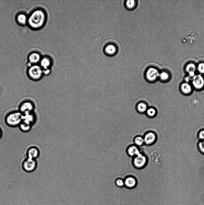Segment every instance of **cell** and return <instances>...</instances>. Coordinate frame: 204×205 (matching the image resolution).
<instances>
[{"mask_svg": "<svg viewBox=\"0 0 204 205\" xmlns=\"http://www.w3.org/2000/svg\"><path fill=\"white\" fill-rule=\"evenodd\" d=\"M48 18L46 10L43 8L37 7L32 10L28 15L27 24L31 29L39 30L45 26Z\"/></svg>", "mask_w": 204, "mask_h": 205, "instance_id": "cell-1", "label": "cell"}, {"mask_svg": "<svg viewBox=\"0 0 204 205\" xmlns=\"http://www.w3.org/2000/svg\"><path fill=\"white\" fill-rule=\"evenodd\" d=\"M23 114L18 110L8 113L4 118L6 124L11 127L19 126L22 120Z\"/></svg>", "mask_w": 204, "mask_h": 205, "instance_id": "cell-2", "label": "cell"}, {"mask_svg": "<svg viewBox=\"0 0 204 205\" xmlns=\"http://www.w3.org/2000/svg\"><path fill=\"white\" fill-rule=\"evenodd\" d=\"M26 74L30 79L34 81L40 80L44 76L43 69L38 64L28 66Z\"/></svg>", "mask_w": 204, "mask_h": 205, "instance_id": "cell-3", "label": "cell"}, {"mask_svg": "<svg viewBox=\"0 0 204 205\" xmlns=\"http://www.w3.org/2000/svg\"><path fill=\"white\" fill-rule=\"evenodd\" d=\"M160 71L156 67L151 66L146 69L144 77L148 81L153 82L159 79Z\"/></svg>", "mask_w": 204, "mask_h": 205, "instance_id": "cell-4", "label": "cell"}, {"mask_svg": "<svg viewBox=\"0 0 204 205\" xmlns=\"http://www.w3.org/2000/svg\"><path fill=\"white\" fill-rule=\"evenodd\" d=\"M35 105L32 101L26 100L22 101L19 104L18 110L23 115L34 112Z\"/></svg>", "mask_w": 204, "mask_h": 205, "instance_id": "cell-5", "label": "cell"}, {"mask_svg": "<svg viewBox=\"0 0 204 205\" xmlns=\"http://www.w3.org/2000/svg\"><path fill=\"white\" fill-rule=\"evenodd\" d=\"M148 159L145 155L141 152L133 158L132 163L134 167L137 169H141L146 165Z\"/></svg>", "mask_w": 204, "mask_h": 205, "instance_id": "cell-6", "label": "cell"}, {"mask_svg": "<svg viewBox=\"0 0 204 205\" xmlns=\"http://www.w3.org/2000/svg\"><path fill=\"white\" fill-rule=\"evenodd\" d=\"M194 89L200 91L204 89V76L203 75L197 74L192 78L191 82Z\"/></svg>", "mask_w": 204, "mask_h": 205, "instance_id": "cell-7", "label": "cell"}, {"mask_svg": "<svg viewBox=\"0 0 204 205\" xmlns=\"http://www.w3.org/2000/svg\"><path fill=\"white\" fill-rule=\"evenodd\" d=\"M42 56L41 53L38 50H34L30 52L28 56V66L39 63Z\"/></svg>", "mask_w": 204, "mask_h": 205, "instance_id": "cell-8", "label": "cell"}, {"mask_svg": "<svg viewBox=\"0 0 204 205\" xmlns=\"http://www.w3.org/2000/svg\"><path fill=\"white\" fill-rule=\"evenodd\" d=\"M54 64V60L52 57L49 55L43 56L39 63V65L43 71L51 70Z\"/></svg>", "mask_w": 204, "mask_h": 205, "instance_id": "cell-9", "label": "cell"}, {"mask_svg": "<svg viewBox=\"0 0 204 205\" xmlns=\"http://www.w3.org/2000/svg\"><path fill=\"white\" fill-rule=\"evenodd\" d=\"M37 166V162L35 159L27 158L23 161L22 167L25 171L32 172L34 170Z\"/></svg>", "mask_w": 204, "mask_h": 205, "instance_id": "cell-10", "label": "cell"}, {"mask_svg": "<svg viewBox=\"0 0 204 205\" xmlns=\"http://www.w3.org/2000/svg\"><path fill=\"white\" fill-rule=\"evenodd\" d=\"M118 48L117 45L113 42H109L106 44L103 48L104 53L108 56H113L118 52Z\"/></svg>", "mask_w": 204, "mask_h": 205, "instance_id": "cell-11", "label": "cell"}, {"mask_svg": "<svg viewBox=\"0 0 204 205\" xmlns=\"http://www.w3.org/2000/svg\"><path fill=\"white\" fill-rule=\"evenodd\" d=\"M143 137L144 144L147 145H150L154 143L157 138L156 134L152 131L147 132Z\"/></svg>", "mask_w": 204, "mask_h": 205, "instance_id": "cell-12", "label": "cell"}, {"mask_svg": "<svg viewBox=\"0 0 204 205\" xmlns=\"http://www.w3.org/2000/svg\"><path fill=\"white\" fill-rule=\"evenodd\" d=\"M179 89L183 95H189L193 92L194 89L191 83L183 81L180 84Z\"/></svg>", "mask_w": 204, "mask_h": 205, "instance_id": "cell-13", "label": "cell"}, {"mask_svg": "<svg viewBox=\"0 0 204 205\" xmlns=\"http://www.w3.org/2000/svg\"><path fill=\"white\" fill-rule=\"evenodd\" d=\"M124 180V186L127 189H132L136 188L137 186V180L133 176H127Z\"/></svg>", "mask_w": 204, "mask_h": 205, "instance_id": "cell-14", "label": "cell"}, {"mask_svg": "<svg viewBox=\"0 0 204 205\" xmlns=\"http://www.w3.org/2000/svg\"><path fill=\"white\" fill-rule=\"evenodd\" d=\"M185 70L186 75L192 78L197 74V65L193 62L188 63L185 66Z\"/></svg>", "mask_w": 204, "mask_h": 205, "instance_id": "cell-15", "label": "cell"}, {"mask_svg": "<svg viewBox=\"0 0 204 205\" xmlns=\"http://www.w3.org/2000/svg\"><path fill=\"white\" fill-rule=\"evenodd\" d=\"M40 152L39 149L35 146L29 147L27 151V158L35 159L39 156Z\"/></svg>", "mask_w": 204, "mask_h": 205, "instance_id": "cell-16", "label": "cell"}, {"mask_svg": "<svg viewBox=\"0 0 204 205\" xmlns=\"http://www.w3.org/2000/svg\"><path fill=\"white\" fill-rule=\"evenodd\" d=\"M172 75L170 72L166 70H163L160 71L159 80L163 83H166L171 79Z\"/></svg>", "mask_w": 204, "mask_h": 205, "instance_id": "cell-17", "label": "cell"}, {"mask_svg": "<svg viewBox=\"0 0 204 205\" xmlns=\"http://www.w3.org/2000/svg\"><path fill=\"white\" fill-rule=\"evenodd\" d=\"M36 119V115L34 112L23 115L22 120L32 125L35 122Z\"/></svg>", "mask_w": 204, "mask_h": 205, "instance_id": "cell-18", "label": "cell"}, {"mask_svg": "<svg viewBox=\"0 0 204 205\" xmlns=\"http://www.w3.org/2000/svg\"><path fill=\"white\" fill-rule=\"evenodd\" d=\"M126 152L129 156L133 158L136 156L141 152L138 147L135 145L129 146L127 148Z\"/></svg>", "mask_w": 204, "mask_h": 205, "instance_id": "cell-19", "label": "cell"}, {"mask_svg": "<svg viewBox=\"0 0 204 205\" xmlns=\"http://www.w3.org/2000/svg\"><path fill=\"white\" fill-rule=\"evenodd\" d=\"M15 20L19 25H24L27 24L28 15L23 12H20L16 15Z\"/></svg>", "mask_w": 204, "mask_h": 205, "instance_id": "cell-20", "label": "cell"}, {"mask_svg": "<svg viewBox=\"0 0 204 205\" xmlns=\"http://www.w3.org/2000/svg\"><path fill=\"white\" fill-rule=\"evenodd\" d=\"M138 4V1L136 0H127L124 2L125 8L127 10H132L135 9Z\"/></svg>", "mask_w": 204, "mask_h": 205, "instance_id": "cell-21", "label": "cell"}, {"mask_svg": "<svg viewBox=\"0 0 204 205\" xmlns=\"http://www.w3.org/2000/svg\"><path fill=\"white\" fill-rule=\"evenodd\" d=\"M148 108L147 104L143 101L138 102L136 106L137 110L141 113L146 112Z\"/></svg>", "mask_w": 204, "mask_h": 205, "instance_id": "cell-22", "label": "cell"}, {"mask_svg": "<svg viewBox=\"0 0 204 205\" xmlns=\"http://www.w3.org/2000/svg\"><path fill=\"white\" fill-rule=\"evenodd\" d=\"M18 126L21 131L26 132L29 131L31 129L32 125L22 120Z\"/></svg>", "mask_w": 204, "mask_h": 205, "instance_id": "cell-23", "label": "cell"}, {"mask_svg": "<svg viewBox=\"0 0 204 205\" xmlns=\"http://www.w3.org/2000/svg\"><path fill=\"white\" fill-rule=\"evenodd\" d=\"M134 145L139 147L142 146L144 144L143 137L138 135L134 137L133 139Z\"/></svg>", "mask_w": 204, "mask_h": 205, "instance_id": "cell-24", "label": "cell"}, {"mask_svg": "<svg viewBox=\"0 0 204 205\" xmlns=\"http://www.w3.org/2000/svg\"><path fill=\"white\" fill-rule=\"evenodd\" d=\"M146 113L148 116L153 117L156 116L157 114V111L155 108L150 107L147 108Z\"/></svg>", "mask_w": 204, "mask_h": 205, "instance_id": "cell-25", "label": "cell"}, {"mask_svg": "<svg viewBox=\"0 0 204 205\" xmlns=\"http://www.w3.org/2000/svg\"><path fill=\"white\" fill-rule=\"evenodd\" d=\"M197 147L199 151L204 155V140H199L197 143Z\"/></svg>", "mask_w": 204, "mask_h": 205, "instance_id": "cell-26", "label": "cell"}, {"mask_svg": "<svg viewBox=\"0 0 204 205\" xmlns=\"http://www.w3.org/2000/svg\"><path fill=\"white\" fill-rule=\"evenodd\" d=\"M197 72L198 74H204V62H200L197 65Z\"/></svg>", "mask_w": 204, "mask_h": 205, "instance_id": "cell-27", "label": "cell"}, {"mask_svg": "<svg viewBox=\"0 0 204 205\" xmlns=\"http://www.w3.org/2000/svg\"><path fill=\"white\" fill-rule=\"evenodd\" d=\"M115 185L118 187L122 188L124 186V180L121 178H118L115 181Z\"/></svg>", "mask_w": 204, "mask_h": 205, "instance_id": "cell-28", "label": "cell"}, {"mask_svg": "<svg viewBox=\"0 0 204 205\" xmlns=\"http://www.w3.org/2000/svg\"><path fill=\"white\" fill-rule=\"evenodd\" d=\"M197 137L199 140H204V128L201 129L198 131Z\"/></svg>", "mask_w": 204, "mask_h": 205, "instance_id": "cell-29", "label": "cell"}, {"mask_svg": "<svg viewBox=\"0 0 204 205\" xmlns=\"http://www.w3.org/2000/svg\"><path fill=\"white\" fill-rule=\"evenodd\" d=\"M192 78L191 77L187 75H185L184 78V82L191 83Z\"/></svg>", "mask_w": 204, "mask_h": 205, "instance_id": "cell-30", "label": "cell"}, {"mask_svg": "<svg viewBox=\"0 0 204 205\" xmlns=\"http://www.w3.org/2000/svg\"><path fill=\"white\" fill-rule=\"evenodd\" d=\"M2 135V131L1 129L0 128V138L1 137Z\"/></svg>", "mask_w": 204, "mask_h": 205, "instance_id": "cell-31", "label": "cell"}]
</instances>
